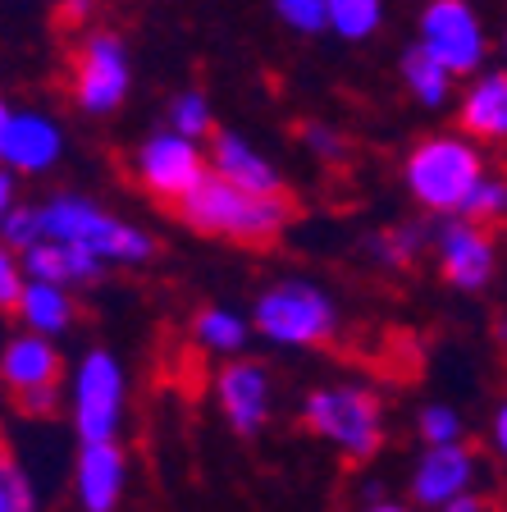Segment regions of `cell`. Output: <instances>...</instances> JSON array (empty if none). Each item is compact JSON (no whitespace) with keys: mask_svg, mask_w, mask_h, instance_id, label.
<instances>
[{"mask_svg":"<svg viewBox=\"0 0 507 512\" xmlns=\"http://www.w3.org/2000/svg\"><path fill=\"white\" fill-rule=\"evenodd\" d=\"M179 220L188 229L206 238H229V243H275L279 234L288 229L293 220V206H288L284 192H252V188H238L233 179L224 174H206L197 188L183 197L179 206Z\"/></svg>","mask_w":507,"mask_h":512,"instance_id":"cell-1","label":"cell"},{"mask_svg":"<svg viewBox=\"0 0 507 512\" xmlns=\"http://www.w3.org/2000/svg\"><path fill=\"white\" fill-rule=\"evenodd\" d=\"M480 179H485V151L471 133H430L402 160L407 192L434 215H462Z\"/></svg>","mask_w":507,"mask_h":512,"instance_id":"cell-2","label":"cell"},{"mask_svg":"<svg viewBox=\"0 0 507 512\" xmlns=\"http://www.w3.org/2000/svg\"><path fill=\"white\" fill-rule=\"evenodd\" d=\"M42 220H46V238L83 247L106 266H142V261L156 256V238L147 229L119 220L115 211L96 206L83 192H60V197L42 202Z\"/></svg>","mask_w":507,"mask_h":512,"instance_id":"cell-3","label":"cell"},{"mask_svg":"<svg viewBox=\"0 0 507 512\" xmlns=\"http://www.w3.org/2000/svg\"><path fill=\"white\" fill-rule=\"evenodd\" d=\"M252 325L275 348H320L338 330V302L316 279H275L256 293Z\"/></svg>","mask_w":507,"mask_h":512,"instance_id":"cell-4","label":"cell"},{"mask_svg":"<svg viewBox=\"0 0 507 512\" xmlns=\"http://www.w3.org/2000/svg\"><path fill=\"white\" fill-rule=\"evenodd\" d=\"M302 421L316 439L334 444L343 458L366 462L384 444V407L361 384H320L302 398Z\"/></svg>","mask_w":507,"mask_h":512,"instance_id":"cell-5","label":"cell"},{"mask_svg":"<svg viewBox=\"0 0 507 512\" xmlns=\"http://www.w3.org/2000/svg\"><path fill=\"white\" fill-rule=\"evenodd\" d=\"M124 407H128V375L110 348H87L78 357L74 375H69V421H74L78 439L96 444V439H119L124 430Z\"/></svg>","mask_w":507,"mask_h":512,"instance_id":"cell-6","label":"cell"},{"mask_svg":"<svg viewBox=\"0 0 507 512\" xmlns=\"http://www.w3.org/2000/svg\"><path fill=\"white\" fill-rule=\"evenodd\" d=\"M133 92V60L119 32L96 28L83 37L74 60V106L92 119L115 115Z\"/></svg>","mask_w":507,"mask_h":512,"instance_id":"cell-7","label":"cell"},{"mask_svg":"<svg viewBox=\"0 0 507 512\" xmlns=\"http://www.w3.org/2000/svg\"><path fill=\"white\" fill-rule=\"evenodd\" d=\"M133 174L156 202L179 206L206 174H211V151H201L197 138L179 128H160L151 138L138 142L133 151Z\"/></svg>","mask_w":507,"mask_h":512,"instance_id":"cell-8","label":"cell"},{"mask_svg":"<svg viewBox=\"0 0 507 512\" xmlns=\"http://www.w3.org/2000/svg\"><path fill=\"white\" fill-rule=\"evenodd\" d=\"M416 42H421L430 55H439L457 78L476 74L480 64H485V51H489L485 28H480L476 10H471L466 0H425L421 37H416Z\"/></svg>","mask_w":507,"mask_h":512,"instance_id":"cell-9","label":"cell"},{"mask_svg":"<svg viewBox=\"0 0 507 512\" xmlns=\"http://www.w3.org/2000/svg\"><path fill=\"white\" fill-rule=\"evenodd\" d=\"M434 261H439V275H444L457 293H480V288H489V279H494V270H498L494 238L485 234V224L466 220V215H457V220L434 229Z\"/></svg>","mask_w":507,"mask_h":512,"instance_id":"cell-10","label":"cell"},{"mask_svg":"<svg viewBox=\"0 0 507 512\" xmlns=\"http://www.w3.org/2000/svg\"><path fill=\"white\" fill-rule=\"evenodd\" d=\"M412 503L416 508H444V503L462 499L480 485V458L476 448H466L462 439L457 444H425L421 458L412 467Z\"/></svg>","mask_w":507,"mask_h":512,"instance_id":"cell-11","label":"cell"},{"mask_svg":"<svg viewBox=\"0 0 507 512\" xmlns=\"http://www.w3.org/2000/svg\"><path fill=\"white\" fill-rule=\"evenodd\" d=\"M215 403H220L224 421H229L233 435H261L265 421H270V403H275V380L261 362L252 357H238L215 375Z\"/></svg>","mask_w":507,"mask_h":512,"instance_id":"cell-12","label":"cell"},{"mask_svg":"<svg viewBox=\"0 0 507 512\" xmlns=\"http://www.w3.org/2000/svg\"><path fill=\"white\" fill-rule=\"evenodd\" d=\"M64 156V128L46 110H10L5 124V147H0V165H10L19 179H37L51 174Z\"/></svg>","mask_w":507,"mask_h":512,"instance_id":"cell-13","label":"cell"},{"mask_svg":"<svg viewBox=\"0 0 507 512\" xmlns=\"http://www.w3.org/2000/svg\"><path fill=\"white\" fill-rule=\"evenodd\" d=\"M128 490V453L119 439L83 444L74 458V499L83 512H119Z\"/></svg>","mask_w":507,"mask_h":512,"instance_id":"cell-14","label":"cell"},{"mask_svg":"<svg viewBox=\"0 0 507 512\" xmlns=\"http://www.w3.org/2000/svg\"><path fill=\"white\" fill-rule=\"evenodd\" d=\"M60 375H64L60 348L46 334L19 330L0 343V384H5V394L23 398L32 389H55Z\"/></svg>","mask_w":507,"mask_h":512,"instance_id":"cell-15","label":"cell"},{"mask_svg":"<svg viewBox=\"0 0 507 512\" xmlns=\"http://www.w3.org/2000/svg\"><path fill=\"white\" fill-rule=\"evenodd\" d=\"M211 170L233 179L238 188L252 192H284V174L275 170V160L265 156L256 142H247L243 133H215L211 138Z\"/></svg>","mask_w":507,"mask_h":512,"instance_id":"cell-16","label":"cell"},{"mask_svg":"<svg viewBox=\"0 0 507 512\" xmlns=\"http://www.w3.org/2000/svg\"><path fill=\"white\" fill-rule=\"evenodd\" d=\"M457 124L476 142H507V69H489L466 87Z\"/></svg>","mask_w":507,"mask_h":512,"instance_id":"cell-17","label":"cell"},{"mask_svg":"<svg viewBox=\"0 0 507 512\" xmlns=\"http://www.w3.org/2000/svg\"><path fill=\"white\" fill-rule=\"evenodd\" d=\"M23 266H28V279H51V284H96V279L106 275V261H96L92 252L74 243H60V238H42V243H32L23 252Z\"/></svg>","mask_w":507,"mask_h":512,"instance_id":"cell-18","label":"cell"},{"mask_svg":"<svg viewBox=\"0 0 507 512\" xmlns=\"http://www.w3.org/2000/svg\"><path fill=\"white\" fill-rule=\"evenodd\" d=\"M23 330L46 334V339H60V334L74 330V298H69V284H51V279H28L23 284V298L14 307Z\"/></svg>","mask_w":507,"mask_h":512,"instance_id":"cell-19","label":"cell"},{"mask_svg":"<svg viewBox=\"0 0 507 512\" xmlns=\"http://www.w3.org/2000/svg\"><path fill=\"white\" fill-rule=\"evenodd\" d=\"M398 69H402V83H407V92L416 96V106H425V110H444L448 101H453L457 74L448 69L444 60H439V55L425 51L421 42L402 51Z\"/></svg>","mask_w":507,"mask_h":512,"instance_id":"cell-20","label":"cell"},{"mask_svg":"<svg viewBox=\"0 0 507 512\" xmlns=\"http://www.w3.org/2000/svg\"><path fill=\"white\" fill-rule=\"evenodd\" d=\"M252 330H256L252 320L229 307H201L192 316V343L206 352H220V357H238L247 348V339H252Z\"/></svg>","mask_w":507,"mask_h":512,"instance_id":"cell-21","label":"cell"},{"mask_svg":"<svg viewBox=\"0 0 507 512\" xmlns=\"http://www.w3.org/2000/svg\"><path fill=\"white\" fill-rule=\"evenodd\" d=\"M384 23V0H329V32L343 42H366Z\"/></svg>","mask_w":507,"mask_h":512,"instance_id":"cell-22","label":"cell"},{"mask_svg":"<svg viewBox=\"0 0 507 512\" xmlns=\"http://www.w3.org/2000/svg\"><path fill=\"white\" fill-rule=\"evenodd\" d=\"M169 128H179L188 138H211L215 133V110H211V96L197 92V87H183V92L169 96V110H165Z\"/></svg>","mask_w":507,"mask_h":512,"instance_id":"cell-23","label":"cell"},{"mask_svg":"<svg viewBox=\"0 0 507 512\" xmlns=\"http://www.w3.org/2000/svg\"><path fill=\"white\" fill-rule=\"evenodd\" d=\"M462 215H466V220H476V224L507 220V179H503V174H485V179L476 183V192L466 197Z\"/></svg>","mask_w":507,"mask_h":512,"instance_id":"cell-24","label":"cell"},{"mask_svg":"<svg viewBox=\"0 0 507 512\" xmlns=\"http://www.w3.org/2000/svg\"><path fill=\"white\" fill-rule=\"evenodd\" d=\"M270 10L284 28L302 32V37L329 32V0H270Z\"/></svg>","mask_w":507,"mask_h":512,"instance_id":"cell-25","label":"cell"},{"mask_svg":"<svg viewBox=\"0 0 507 512\" xmlns=\"http://www.w3.org/2000/svg\"><path fill=\"white\" fill-rule=\"evenodd\" d=\"M416 435H421V444H457L462 439V412L448 403H425L416 416Z\"/></svg>","mask_w":507,"mask_h":512,"instance_id":"cell-26","label":"cell"},{"mask_svg":"<svg viewBox=\"0 0 507 512\" xmlns=\"http://www.w3.org/2000/svg\"><path fill=\"white\" fill-rule=\"evenodd\" d=\"M0 238L10 247H19V252H28L32 243H42L46 238V220H42V206H32V202H19L10 211V220L0 224Z\"/></svg>","mask_w":507,"mask_h":512,"instance_id":"cell-27","label":"cell"},{"mask_svg":"<svg viewBox=\"0 0 507 512\" xmlns=\"http://www.w3.org/2000/svg\"><path fill=\"white\" fill-rule=\"evenodd\" d=\"M23 284H28V266H23V252L0 238V311H14V307H19Z\"/></svg>","mask_w":507,"mask_h":512,"instance_id":"cell-28","label":"cell"},{"mask_svg":"<svg viewBox=\"0 0 507 512\" xmlns=\"http://www.w3.org/2000/svg\"><path fill=\"white\" fill-rule=\"evenodd\" d=\"M425 243H430V229H425V224H402V229H393L389 243H380V252L389 256V261H412V256L425 252Z\"/></svg>","mask_w":507,"mask_h":512,"instance_id":"cell-29","label":"cell"},{"mask_svg":"<svg viewBox=\"0 0 507 512\" xmlns=\"http://www.w3.org/2000/svg\"><path fill=\"white\" fill-rule=\"evenodd\" d=\"M302 147L311 151V156H320V160H343V151H348V142L338 138L329 124H302Z\"/></svg>","mask_w":507,"mask_h":512,"instance_id":"cell-30","label":"cell"},{"mask_svg":"<svg viewBox=\"0 0 507 512\" xmlns=\"http://www.w3.org/2000/svg\"><path fill=\"white\" fill-rule=\"evenodd\" d=\"M14 403L28 416H55V407H60V384H55V389H32V394L14 398Z\"/></svg>","mask_w":507,"mask_h":512,"instance_id":"cell-31","label":"cell"},{"mask_svg":"<svg viewBox=\"0 0 507 512\" xmlns=\"http://www.w3.org/2000/svg\"><path fill=\"white\" fill-rule=\"evenodd\" d=\"M14 206H19V174L10 165H0V224L10 220Z\"/></svg>","mask_w":507,"mask_h":512,"instance_id":"cell-32","label":"cell"},{"mask_svg":"<svg viewBox=\"0 0 507 512\" xmlns=\"http://www.w3.org/2000/svg\"><path fill=\"white\" fill-rule=\"evenodd\" d=\"M439 512H494L489 508V499L480 490H471V494H462V499H453V503H444Z\"/></svg>","mask_w":507,"mask_h":512,"instance_id":"cell-33","label":"cell"},{"mask_svg":"<svg viewBox=\"0 0 507 512\" xmlns=\"http://www.w3.org/2000/svg\"><path fill=\"white\" fill-rule=\"evenodd\" d=\"M489 439H494V453L507 462V403H498V412H494V430H489Z\"/></svg>","mask_w":507,"mask_h":512,"instance_id":"cell-34","label":"cell"},{"mask_svg":"<svg viewBox=\"0 0 507 512\" xmlns=\"http://www.w3.org/2000/svg\"><path fill=\"white\" fill-rule=\"evenodd\" d=\"M55 5H60V14L69 23H78V19H87V14H92V0H55Z\"/></svg>","mask_w":507,"mask_h":512,"instance_id":"cell-35","label":"cell"},{"mask_svg":"<svg viewBox=\"0 0 507 512\" xmlns=\"http://www.w3.org/2000/svg\"><path fill=\"white\" fill-rule=\"evenodd\" d=\"M361 512H416V508H407L398 499H370V508H361Z\"/></svg>","mask_w":507,"mask_h":512,"instance_id":"cell-36","label":"cell"},{"mask_svg":"<svg viewBox=\"0 0 507 512\" xmlns=\"http://www.w3.org/2000/svg\"><path fill=\"white\" fill-rule=\"evenodd\" d=\"M0 512H19V503H14L10 485H0Z\"/></svg>","mask_w":507,"mask_h":512,"instance_id":"cell-37","label":"cell"},{"mask_svg":"<svg viewBox=\"0 0 507 512\" xmlns=\"http://www.w3.org/2000/svg\"><path fill=\"white\" fill-rule=\"evenodd\" d=\"M10 101H5V96H0V147H5V124H10Z\"/></svg>","mask_w":507,"mask_h":512,"instance_id":"cell-38","label":"cell"},{"mask_svg":"<svg viewBox=\"0 0 507 512\" xmlns=\"http://www.w3.org/2000/svg\"><path fill=\"white\" fill-rule=\"evenodd\" d=\"M10 458H5V444H0V485H5V480H10Z\"/></svg>","mask_w":507,"mask_h":512,"instance_id":"cell-39","label":"cell"},{"mask_svg":"<svg viewBox=\"0 0 507 512\" xmlns=\"http://www.w3.org/2000/svg\"><path fill=\"white\" fill-rule=\"evenodd\" d=\"M503 51H507V37H503Z\"/></svg>","mask_w":507,"mask_h":512,"instance_id":"cell-40","label":"cell"},{"mask_svg":"<svg viewBox=\"0 0 507 512\" xmlns=\"http://www.w3.org/2000/svg\"><path fill=\"white\" fill-rule=\"evenodd\" d=\"M0 389H5V384H0Z\"/></svg>","mask_w":507,"mask_h":512,"instance_id":"cell-41","label":"cell"}]
</instances>
